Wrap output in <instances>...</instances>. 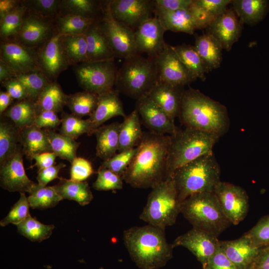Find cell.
I'll list each match as a JSON object with an SVG mask.
<instances>
[{
    "mask_svg": "<svg viewBox=\"0 0 269 269\" xmlns=\"http://www.w3.org/2000/svg\"><path fill=\"white\" fill-rule=\"evenodd\" d=\"M172 136L144 132L136 153L122 176L136 188H152L167 178V161Z\"/></svg>",
    "mask_w": 269,
    "mask_h": 269,
    "instance_id": "cell-1",
    "label": "cell"
},
{
    "mask_svg": "<svg viewBox=\"0 0 269 269\" xmlns=\"http://www.w3.org/2000/svg\"><path fill=\"white\" fill-rule=\"evenodd\" d=\"M179 115L186 128L220 137L227 133L230 126L227 108L192 88L183 92Z\"/></svg>",
    "mask_w": 269,
    "mask_h": 269,
    "instance_id": "cell-2",
    "label": "cell"
},
{
    "mask_svg": "<svg viewBox=\"0 0 269 269\" xmlns=\"http://www.w3.org/2000/svg\"><path fill=\"white\" fill-rule=\"evenodd\" d=\"M164 230L148 224L124 231V244L139 269H159L172 258L174 247L167 242Z\"/></svg>",
    "mask_w": 269,
    "mask_h": 269,
    "instance_id": "cell-3",
    "label": "cell"
},
{
    "mask_svg": "<svg viewBox=\"0 0 269 269\" xmlns=\"http://www.w3.org/2000/svg\"><path fill=\"white\" fill-rule=\"evenodd\" d=\"M221 168L213 151L177 169L172 175L179 200L197 193L214 192Z\"/></svg>",
    "mask_w": 269,
    "mask_h": 269,
    "instance_id": "cell-4",
    "label": "cell"
},
{
    "mask_svg": "<svg viewBox=\"0 0 269 269\" xmlns=\"http://www.w3.org/2000/svg\"><path fill=\"white\" fill-rule=\"evenodd\" d=\"M158 81L155 59L136 53L126 59L118 70L117 90L136 99L147 96Z\"/></svg>",
    "mask_w": 269,
    "mask_h": 269,
    "instance_id": "cell-5",
    "label": "cell"
},
{
    "mask_svg": "<svg viewBox=\"0 0 269 269\" xmlns=\"http://www.w3.org/2000/svg\"><path fill=\"white\" fill-rule=\"evenodd\" d=\"M220 137L186 128L172 136L167 161V178L186 164L213 151Z\"/></svg>",
    "mask_w": 269,
    "mask_h": 269,
    "instance_id": "cell-6",
    "label": "cell"
},
{
    "mask_svg": "<svg viewBox=\"0 0 269 269\" xmlns=\"http://www.w3.org/2000/svg\"><path fill=\"white\" fill-rule=\"evenodd\" d=\"M181 213L193 227L217 237L231 224L214 192L188 197L181 203Z\"/></svg>",
    "mask_w": 269,
    "mask_h": 269,
    "instance_id": "cell-7",
    "label": "cell"
},
{
    "mask_svg": "<svg viewBox=\"0 0 269 269\" xmlns=\"http://www.w3.org/2000/svg\"><path fill=\"white\" fill-rule=\"evenodd\" d=\"M181 203L174 179L168 177L151 188L140 218L148 225L165 229L175 224Z\"/></svg>",
    "mask_w": 269,
    "mask_h": 269,
    "instance_id": "cell-8",
    "label": "cell"
},
{
    "mask_svg": "<svg viewBox=\"0 0 269 269\" xmlns=\"http://www.w3.org/2000/svg\"><path fill=\"white\" fill-rule=\"evenodd\" d=\"M73 70L84 91L99 95L115 85L118 70L114 60L83 62L74 65Z\"/></svg>",
    "mask_w": 269,
    "mask_h": 269,
    "instance_id": "cell-9",
    "label": "cell"
},
{
    "mask_svg": "<svg viewBox=\"0 0 269 269\" xmlns=\"http://www.w3.org/2000/svg\"><path fill=\"white\" fill-rule=\"evenodd\" d=\"M103 14L98 22L116 57L126 59L136 54L134 31L113 16L108 2L103 9Z\"/></svg>",
    "mask_w": 269,
    "mask_h": 269,
    "instance_id": "cell-10",
    "label": "cell"
},
{
    "mask_svg": "<svg viewBox=\"0 0 269 269\" xmlns=\"http://www.w3.org/2000/svg\"><path fill=\"white\" fill-rule=\"evenodd\" d=\"M214 192L221 207L231 224L238 225L247 215L249 197L241 187L220 181L216 186Z\"/></svg>",
    "mask_w": 269,
    "mask_h": 269,
    "instance_id": "cell-11",
    "label": "cell"
},
{
    "mask_svg": "<svg viewBox=\"0 0 269 269\" xmlns=\"http://www.w3.org/2000/svg\"><path fill=\"white\" fill-rule=\"evenodd\" d=\"M154 59L158 81L174 86L184 87L197 79L181 61L173 46L166 43Z\"/></svg>",
    "mask_w": 269,
    "mask_h": 269,
    "instance_id": "cell-12",
    "label": "cell"
},
{
    "mask_svg": "<svg viewBox=\"0 0 269 269\" xmlns=\"http://www.w3.org/2000/svg\"><path fill=\"white\" fill-rule=\"evenodd\" d=\"M56 32L54 20L42 17L27 10L20 30L12 40L37 49Z\"/></svg>",
    "mask_w": 269,
    "mask_h": 269,
    "instance_id": "cell-13",
    "label": "cell"
},
{
    "mask_svg": "<svg viewBox=\"0 0 269 269\" xmlns=\"http://www.w3.org/2000/svg\"><path fill=\"white\" fill-rule=\"evenodd\" d=\"M37 53L40 71L51 81H56L70 65L64 51L62 35L57 31L37 49Z\"/></svg>",
    "mask_w": 269,
    "mask_h": 269,
    "instance_id": "cell-14",
    "label": "cell"
},
{
    "mask_svg": "<svg viewBox=\"0 0 269 269\" xmlns=\"http://www.w3.org/2000/svg\"><path fill=\"white\" fill-rule=\"evenodd\" d=\"M0 60L16 74L40 71L37 49L25 46L14 40L1 42Z\"/></svg>",
    "mask_w": 269,
    "mask_h": 269,
    "instance_id": "cell-15",
    "label": "cell"
},
{
    "mask_svg": "<svg viewBox=\"0 0 269 269\" xmlns=\"http://www.w3.org/2000/svg\"><path fill=\"white\" fill-rule=\"evenodd\" d=\"M108 4L113 16L134 31L154 12L153 0H113Z\"/></svg>",
    "mask_w": 269,
    "mask_h": 269,
    "instance_id": "cell-16",
    "label": "cell"
},
{
    "mask_svg": "<svg viewBox=\"0 0 269 269\" xmlns=\"http://www.w3.org/2000/svg\"><path fill=\"white\" fill-rule=\"evenodd\" d=\"M23 155L21 148L19 147L12 156L0 164V184L4 189L30 193L36 185L26 174Z\"/></svg>",
    "mask_w": 269,
    "mask_h": 269,
    "instance_id": "cell-17",
    "label": "cell"
},
{
    "mask_svg": "<svg viewBox=\"0 0 269 269\" xmlns=\"http://www.w3.org/2000/svg\"><path fill=\"white\" fill-rule=\"evenodd\" d=\"M135 109L150 132L174 136L178 130L174 122L148 96L136 100Z\"/></svg>",
    "mask_w": 269,
    "mask_h": 269,
    "instance_id": "cell-18",
    "label": "cell"
},
{
    "mask_svg": "<svg viewBox=\"0 0 269 269\" xmlns=\"http://www.w3.org/2000/svg\"><path fill=\"white\" fill-rule=\"evenodd\" d=\"M166 31L156 17L144 21L134 31L137 53H145L148 57L154 59L166 43L164 40Z\"/></svg>",
    "mask_w": 269,
    "mask_h": 269,
    "instance_id": "cell-19",
    "label": "cell"
},
{
    "mask_svg": "<svg viewBox=\"0 0 269 269\" xmlns=\"http://www.w3.org/2000/svg\"><path fill=\"white\" fill-rule=\"evenodd\" d=\"M218 237L197 228L178 236L172 244L173 247L181 246L189 250L205 265L219 247Z\"/></svg>",
    "mask_w": 269,
    "mask_h": 269,
    "instance_id": "cell-20",
    "label": "cell"
},
{
    "mask_svg": "<svg viewBox=\"0 0 269 269\" xmlns=\"http://www.w3.org/2000/svg\"><path fill=\"white\" fill-rule=\"evenodd\" d=\"M243 23L233 8L227 9L217 16L207 27L223 48L230 51L241 34Z\"/></svg>",
    "mask_w": 269,
    "mask_h": 269,
    "instance_id": "cell-21",
    "label": "cell"
},
{
    "mask_svg": "<svg viewBox=\"0 0 269 269\" xmlns=\"http://www.w3.org/2000/svg\"><path fill=\"white\" fill-rule=\"evenodd\" d=\"M119 93L117 90L113 89L98 95L97 107L88 118L91 123V135L108 120L126 116Z\"/></svg>",
    "mask_w": 269,
    "mask_h": 269,
    "instance_id": "cell-22",
    "label": "cell"
},
{
    "mask_svg": "<svg viewBox=\"0 0 269 269\" xmlns=\"http://www.w3.org/2000/svg\"><path fill=\"white\" fill-rule=\"evenodd\" d=\"M184 87L157 81L147 96L159 106L174 122L179 114Z\"/></svg>",
    "mask_w": 269,
    "mask_h": 269,
    "instance_id": "cell-23",
    "label": "cell"
},
{
    "mask_svg": "<svg viewBox=\"0 0 269 269\" xmlns=\"http://www.w3.org/2000/svg\"><path fill=\"white\" fill-rule=\"evenodd\" d=\"M220 247L238 269H247L261 248L254 247L243 235L232 241H220Z\"/></svg>",
    "mask_w": 269,
    "mask_h": 269,
    "instance_id": "cell-24",
    "label": "cell"
},
{
    "mask_svg": "<svg viewBox=\"0 0 269 269\" xmlns=\"http://www.w3.org/2000/svg\"><path fill=\"white\" fill-rule=\"evenodd\" d=\"M85 34L87 44V62L114 60L116 55L98 20L90 26Z\"/></svg>",
    "mask_w": 269,
    "mask_h": 269,
    "instance_id": "cell-25",
    "label": "cell"
},
{
    "mask_svg": "<svg viewBox=\"0 0 269 269\" xmlns=\"http://www.w3.org/2000/svg\"><path fill=\"white\" fill-rule=\"evenodd\" d=\"M19 143L23 154L31 160L36 154L52 152L46 130L35 125L19 130Z\"/></svg>",
    "mask_w": 269,
    "mask_h": 269,
    "instance_id": "cell-26",
    "label": "cell"
},
{
    "mask_svg": "<svg viewBox=\"0 0 269 269\" xmlns=\"http://www.w3.org/2000/svg\"><path fill=\"white\" fill-rule=\"evenodd\" d=\"M194 46L208 72L220 66L223 48L212 35L207 32L197 36Z\"/></svg>",
    "mask_w": 269,
    "mask_h": 269,
    "instance_id": "cell-27",
    "label": "cell"
},
{
    "mask_svg": "<svg viewBox=\"0 0 269 269\" xmlns=\"http://www.w3.org/2000/svg\"><path fill=\"white\" fill-rule=\"evenodd\" d=\"M154 13L166 30L193 34L197 29L189 6L175 11Z\"/></svg>",
    "mask_w": 269,
    "mask_h": 269,
    "instance_id": "cell-28",
    "label": "cell"
},
{
    "mask_svg": "<svg viewBox=\"0 0 269 269\" xmlns=\"http://www.w3.org/2000/svg\"><path fill=\"white\" fill-rule=\"evenodd\" d=\"M118 122L99 127L94 132L97 139L96 155L104 160L115 154L119 147V129Z\"/></svg>",
    "mask_w": 269,
    "mask_h": 269,
    "instance_id": "cell-29",
    "label": "cell"
},
{
    "mask_svg": "<svg viewBox=\"0 0 269 269\" xmlns=\"http://www.w3.org/2000/svg\"><path fill=\"white\" fill-rule=\"evenodd\" d=\"M139 118L135 109L124 118L119 129V152L135 147L140 142L143 133Z\"/></svg>",
    "mask_w": 269,
    "mask_h": 269,
    "instance_id": "cell-30",
    "label": "cell"
},
{
    "mask_svg": "<svg viewBox=\"0 0 269 269\" xmlns=\"http://www.w3.org/2000/svg\"><path fill=\"white\" fill-rule=\"evenodd\" d=\"M68 95L65 94L60 85L51 81L43 90L35 103L37 115L43 111L58 113L66 106Z\"/></svg>",
    "mask_w": 269,
    "mask_h": 269,
    "instance_id": "cell-31",
    "label": "cell"
},
{
    "mask_svg": "<svg viewBox=\"0 0 269 269\" xmlns=\"http://www.w3.org/2000/svg\"><path fill=\"white\" fill-rule=\"evenodd\" d=\"M59 183L52 186L63 199L74 200L82 206L90 203L93 194L87 182L76 181L60 178Z\"/></svg>",
    "mask_w": 269,
    "mask_h": 269,
    "instance_id": "cell-32",
    "label": "cell"
},
{
    "mask_svg": "<svg viewBox=\"0 0 269 269\" xmlns=\"http://www.w3.org/2000/svg\"><path fill=\"white\" fill-rule=\"evenodd\" d=\"M233 9L242 22L250 25L261 20L266 14L269 2L266 0H234Z\"/></svg>",
    "mask_w": 269,
    "mask_h": 269,
    "instance_id": "cell-33",
    "label": "cell"
},
{
    "mask_svg": "<svg viewBox=\"0 0 269 269\" xmlns=\"http://www.w3.org/2000/svg\"><path fill=\"white\" fill-rule=\"evenodd\" d=\"M1 115L9 119L19 130L34 125L37 115L35 102L28 99L17 101Z\"/></svg>",
    "mask_w": 269,
    "mask_h": 269,
    "instance_id": "cell-34",
    "label": "cell"
},
{
    "mask_svg": "<svg viewBox=\"0 0 269 269\" xmlns=\"http://www.w3.org/2000/svg\"><path fill=\"white\" fill-rule=\"evenodd\" d=\"M19 129L5 117L0 121V164L12 156L19 148Z\"/></svg>",
    "mask_w": 269,
    "mask_h": 269,
    "instance_id": "cell-35",
    "label": "cell"
},
{
    "mask_svg": "<svg viewBox=\"0 0 269 269\" xmlns=\"http://www.w3.org/2000/svg\"><path fill=\"white\" fill-rule=\"evenodd\" d=\"M173 48L188 70L196 79L205 81L208 71L194 46L183 44Z\"/></svg>",
    "mask_w": 269,
    "mask_h": 269,
    "instance_id": "cell-36",
    "label": "cell"
},
{
    "mask_svg": "<svg viewBox=\"0 0 269 269\" xmlns=\"http://www.w3.org/2000/svg\"><path fill=\"white\" fill-rule=\"evenodd\" d=\"M97 20L73 14L58 15L54 23L56 31L62 35L84 34Z\"/></svg>",
    "mask_w": 269,
    "mask_h": 269,
    "instance_id": "cell-37",
    "label": "cell"
},
{
    "mask_svg": "<svg viewBox=\"0 0 269 269\" xmlns=\"http://www.w3.org/2000/svg\"><path fill=\"white\" fill-rule=\"evenodd\" d=\"M51 145L52 152L57 156L71 163L77 157L80 143L68 136L57 133L52 129H46Z\"/></svg>",
    "mask_w": 269,
    "mask_h": 269,
    "instance_id": "cell-38",
    "label": "cell"
},
{
    "mask_svg": "<svg viewBox=\"0 0 269 269\" xmlns=\"http://www.w3.org/2000/svg\"><path fill=\"white\" fill-rule=\"evenodd\" d=\"M62 42L70 65L87 62V44L85 34L62 35Z\"/></svg>",
    "mask_w": 269,
    "mask_h": 269,
    "instance_id": "cell-39",
    "label": "cell"
},
{
    "mask_svg": "<svg viewBox=\"0 0 269 269\" xmlns=\"http://www.w3.org/2000/svg\"><path fill=\"white\" fill-rule=\"evenodd\" d=\"M98 99V95L84 91L68 95L66 106L72 114L82 118L90 116L95 110Z\"/></svg>",
    "mask_w": 269,
    "mask_h": 269,
    "instance_id": "cell-40",
    "label": "cell"
},
{
    "mask_svg": "<svg viewBox=\"0 0 269 269\" xmlns=\"http://www.w3.org/2000/svg\"><path fill=\"white\" fill-rule=\"evenodd\" d=\"M98 1L92 0H62L59 15L73 14L97 19L101 7Z\"/></svg>",
    "mask_w": 269,
    "mask_h": 269,
    "instance_id": "cell-41",
    "label": "cell"
},
{
    "mask_svg": "<svg viewBox=\"0 0 269 269\" xmlns=\"http://www.w3.org/2000/svg\"><path fill=\"white\" fill-rule=\"evenodd\" d=\"M17 228L18 233L29 240L40 242L51 236L54 226L44 224L29 214Z\"/></svg>",
    "mask_w": 269,
    "mask_h": 269,
    "instance_id": "cell-42",
    "label": "cell"
},
{
    "mask_svg": "<svg viewBox=\"0 0 269 269\" xmlns=\"http://www.w3.org/2000/svg\"><path fill=\"white\" fill-rule=\"evenodd\" d=\"M29 194L28 200L33 209L53 207L63 199L53 186H41L37 183Z\"/></svg>",
    "mask_w": 269,
    "mask_h": 269,
    "instance_id": "cell-43",
    "label": "cell"
},
{
    "mask_svg": "<svg viewBox=\"0 0 269 269\" xmlns=\"http://www.w3.org/2000/svg\"><path fill=\"white\" fill-rule=\"evenodd\" d=\"M26 8L21 4L0 18V35L2 41L12 40L21 27Z\"/></svg>",
    "mask_w": 269,
    "mask_h": 269,
    "instance_id": "cell-44",
    "label": "cell"
},
{
    "mask_svg": "<svg viewBox=\"0 0 269 269\" xmlns=\"http://www.w3.org/2000/svg\"><path fill=\"white\" fill-rule=\"evenodd\" d=\"M15 78L23 86L27 99L35 103L44 88L51 82L41 71L16 74Z\"/></svg>",
    "mask_w": 269,
    "mask_h": 269,
    "instance_id": "cell-45",
    "label": "cell"
},
{
    "mask_svg": "<svg viewBox=\"0 0 269 269\" xmlns=\"http://www.w3.org/2000/svg\"><path fill=\"white\" fill-rule=\"evenodd\" d=\"M61 134L74 139L84 134L91 135V123L89 119H82L74 115L63 112L61 115Z\"/></svg>",
    "mask_w": 269,
    "mask_h": 269,
    "instance_id": "cell-46",
    "label": "cell"
},
{
    "mask_svg": "<svg viewBox=\"0 0 269 269\" xmlns=\"http://www.w3.org/2000/svg\"><path fill=\"white\" fill-rule=\"evenodd\" d=\"M61 2L60 0H21V4L27 10L54 20L59 14Z\"/></svg>",
    "mask_w": 269,
    "mask_h": 269,
    "instance_id": "cell-47",
    "label": "cell"
},
{
    "mask_svg": "<svg viewBox=\"0 0 269 269\" xmlns=\"http://www.w3.org/2000/svg\"><path fill=\"white\" fill-rule=\"evenodd\" d=\"M244 235L256 248H262L269 245V215L262 217Z\"/></svg>",
    "mask_w": 269,
    "mask_h": 269,
    "instance_id": "cell-48",
    "label": "cell"
},
{
    "mask_svg": "<svg viewBox=\"0 0 269 269\" xmlns=\"http://www.w3.org/2000/svg\"><path fill=\"white\" fill-rule=\"evenodd\" d=\"M136 150V147L120 152L112 157L104 160L100 166L109 169L122 177L133 159Z\"/></svg>",
    "mask_w": 269,
    "mask_h": 269,
    "instance_id": "cell-49",
    "label": "cell"
},
{
    "mask_svg": "<svg viewBox=\"0 0 269 269\" xmlns=\"http://www.w3.org/2000/svg\"><path fill=\"white\" fill-rule=\"evenodd\" d=\"M122 176L111 170L100 166L93 187L98 191L120 190L123 187Z\"/></svg>",
    "mask_w": 269,
    "mask_h": 269,
    "instance_id": "cell-50",
    "label": "cell"
},
{
    "mask_svg": "<svg viewBox=\"0 0 269 269\" xmlns=\"http://www.w3.org/2000/svg\"><path fill=\"white\" fill-rule=\"evenodd\" d=\"M20 194L19 200L11 208L7 215L0 221L1 227H4L9 224L17 226L30 214L28 197L24 192L20 193Z\"/></svg>",
    "mask_w": 269,
    "mask_h": 269,
    "instance_id": "cell-51",
    "label": "cell"
},
{
    "mask_svg": "<svg viewBox=\"0 0 269 269\" xmlns=\"http://www.w3.org/2000/svg\"><path fill=\"white\" fill-rule=\"evenodd\" d=\"M198 6L210 17L214 20L223 13L232 0H194Z\"/></svg>",
    "mask_w": 269,
    "mask_h": 269,
    "instance_id": "cell-52",
    "label": "cell"
},
{
    "mask_svg": "<svg viewBox=\"0 0 269 269\" xmlns=\"http://www.w3.org/2000/svg\"><path fill=\"white\" fill-rule=\"evenodd\" d=\"M94 173L91 162L83 157H77L71 163L70 179L83 181Z\"/></svg>",
    "mask_w": 269,
    "mask_h": 269,
    "instance_id": "cell-53",
    "label": "cell"
},
{
    "mask_svg": "<svg viewBox=\"0 0 269 269\" xmlns=\"http://www.w3.org/2000/svg\"><path fill=\"white\" fill-rule=\"evenodd\" d=\"M205 269H238L220 247L204 265Z\"/></svg>",
    "mask_w": 269,
    "mask_h": 269,
    "instance_id": "cell-54",
    "label": "cell"
},
{
    "mask_svg": "<svg viewBox=\"0 0 269 269\" xmlns=\"http://www.w3.org/2000/svg\"><path fill=\"white\" fill-rule=\"evenodd\" d=\"M193 0H153L154 12H171L188 8Z\"/></svg>",
    "mask_w": 269,
    "mask_h": 269,
    "instance_id": "cell-55",
    "label": "cell"
},
{
    "mask_svg": "<svg viewBox=\"0 0 269 269\" xmlns=\"http://www.w3.org/2000/svg\"><path fill=\"white\" fill-rule=\"evenodd\" d=\"M61 124L57 113L43 111L36 116L34 125L40 129H54Z\"/></svg>",
    "mask_w": 269,
    "mask_h": 269,
    "instance_id": "cell-56",
    "label": "cell"
},
{
    "mask_svg": "<svg viewBox=\"0 0 269 269\" xmlns=\"http://www.w3.org/2000/svg\"><path fill=\"white\" fill-rule=\"evenodd\" d=\"M66 165L63 163H60L57 165L39 170L37 172L36 179L38 184L41 186H46L50 181L58 178L60 179L58 176L60 170L65 167Z\"/></svg>",
    "mask_w": 269,
    "mask_h": 269,
    "instance_id": "cell-57",
    "label": "cell"
},
{
    "mask_svg": "<svg viewBox=\"0 0 269 269\" xmlns=\"http://www.w3.org/2000/svg\"><path fill=\"white\" fill-rule=\"evenodd\" d=\"M1 84L13 100L20 101L27 99L23 86L15 78L2 82Z\"/></svg>",
    "mask_w": 269,
    "mask_h": 269,
    "instance_id": "cell-58",
    "label": "cell"
},
{
    "mask_svg": "<svg viewBox=\"0 0 269 269\" xmlns=\"http://www.w3.org/2000/svg\"><path fill=\"white\" fill-rule=\"evenodd\" d=\"M247 269H269V245L260 249Z\"/></svg>",
    "mask_w": 269,
    "mask_h": 269,
    "instance_id": "cell-59",
    "label": "cell"
},
{
    "mask_svg": "<svg viewBox=\"0 0 269 269\" xmlns=\"http://www.w3.org/2000/svg\"><path fill=\"white\" fill-rule=\"evenodd\" d=\"M56 155L53 152H45L34 155L32 158L35 163L30 167L36 166L38 170L44 169L54 165Z\"/></svg>",
    "mask_w": 269,
    "mask_h": 269,
    "instance_id": "cell-60",
    "label": "cell"
},
{
    "mask_svg": "<svg viewBox=\"0 0 269 269\" xmlns=\"http://www.w3.org/2000/svg\"><path fill=\"white\" fill-rule=\"evenodd\" d=\"M21 4V0H0V18L14 10Z\"/></svg>",
    "mask_w": 269,
    "mask_h": 269,
    "instance_id": "cell-61",
    "label": "cell"
},
{
    "mask_svg": "<svg viewBox=\"0 0 269 269\" xmlns=\"http://www.w3.org/2000/svg\"><path fill=\"white\" fill-rule=\"evenodd\" d=\"M16 75L6 64L0 60V81L1 83L15 78Z\"/></svg>",
    "mask_w": 269,
    "mask_h": 269,
    "instance_id": "cell-62",
    "label": "cell"
},
{
    "mask_svg": "<svg viewBox=\"0 0 269 269\" xmlns=\"http://www.w3.org/2000/svg\"><path fill=\"white\" fill-rule=\"evenodd\" d=\"M13 99L6 91L0 92V116L11 105Z\"/></svg>",
    "mask_w": 269,
    "mask_h": 269,
    "instance_id": "cell-63",
    "label": "cell"
}]
</instances>
